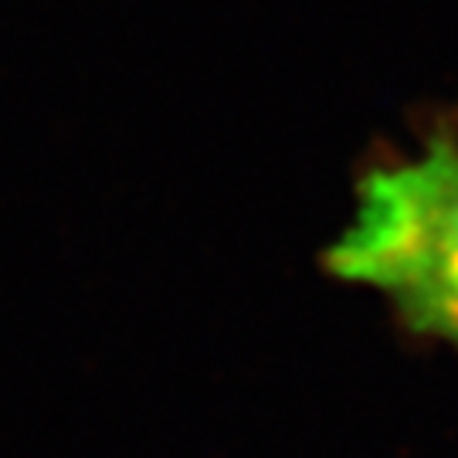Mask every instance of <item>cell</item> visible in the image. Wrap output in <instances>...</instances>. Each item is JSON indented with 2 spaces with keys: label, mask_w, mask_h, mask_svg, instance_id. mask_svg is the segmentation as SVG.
I'll list each match as a JSON object with an SVG mask.
<instances>
[{
  "label": "cell",
  "mask_w": 458,
  "mask_h": 458,
  "mask_svg": "<svg viewBox=\"0 0 458 458\" xmlns=\"http://www.w3.org/2000/svg\"><path fill=\"white\" fill-rule=\"evenodd\" d=\"M340 282L391 302L411 336L458 350V140L431 132L418 157L367 170L357 211L323 251Z\"/></svg>",
  "instance_id": "cell-1"
}]
</instances>
